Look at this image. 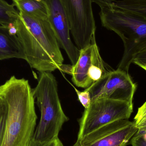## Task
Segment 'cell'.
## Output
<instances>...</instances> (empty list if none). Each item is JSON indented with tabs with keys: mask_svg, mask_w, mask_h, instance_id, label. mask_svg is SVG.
Here are the masks:
<instances>
[{
	"mask_svg": "<svg viewBox=\"0 0 146 146\" xmlns=\"http://www.w3.org/2000/svg\"><path fill=\"white\" fill-rule=\"evenodd\" d=\"M133 122L138 131L146 132V102L138 109Z\"/></svg>",
	"mask_w": 146,
	"mask_h": 146,
	"instance_id": "9a60e30c",
	"label": "cell"
},
{
	"mask_svg": "<svg viewBox=\"0 0 146 146\" xmlns=\"http://www.w3.org/2000/svg\"><path fill=\"white\" fill-rule=\"evenodd\" d=\"M0 97L7 107L1 146H27L36 129L35 98L28 80L11 76L0 86Z\"/></svg>",
	"mask_w": 146,
	"mask_h": 146,
	"instance_id": "6da1fadb",
	"label": "cell"
},
{
	"mask_svg": "<svg viewBox=\"0 0 146 146\" xmlns=\"http://www.w3.org/2000/svg\"><path fill=\"white\" fill-rule=\"evenodd\" d=\"M7 113V107L6 103L3 100L0 103V146H1L5 133Z\"/></svg>",
	"mask_w": 146,
	"mask_h": 146,
	"instance_id": "2e32d148",
	"label": "cell"
},
{
	"mask_svg": "<svg viewBox=\"0 0 146 146\" xmlns=\"http://www.w3.org/2000/svg\"><path fill=\"white\" fill-rule=\"evenodd\" d=\"M112 70L102 59L95 36L91 44L80 50L73 66L72 81L78 87L88 88Z\"/></svg>",
	"mask_w": 146,
	"mask_h": 146,
	"instance_id": "52a82bcc",
	"label": "cell"
},
{
	"mask_svg": "<svg viewBox=\"0 0 146 146\" xmlns=\"http://www.w3.org/2000/svg\"><path fill=\"white\" fill-rule=\"evenodd\" d=\"M3 100L2 98L1 97H0V103H1V102H2Z\"/></svg>",
	"mask_w": 146,
	"mask_h": 146,
	"instance_id": "603a6c76",
	"label": "cell"
},
{
	"mask_svg": "<svg viewBox=\"0 0 146 146\" xmlns=\"http://www.w3.org/2000/svg\"><path fill=\"white\" fill-rule=\"evenodd\" d=\"M69 18L71 33L80 50L91 44L96 26L92 0H62Z\"/></svg>",
	"mask_w": 146,
	"mask_h": 146,
	"instance_id": "8992f818",
	"label": "cell"
},
{
	"mask_svg": "<svg viewBox=\"0 0 146 146\" xmlns=\"http://www.w3.org/2000/svg\"><path fill=\"white\" fill-rule=\"evenodd\" d=\"M111 2L116 7L146 20V0H111Z\"/></svg>",
	"mask_w": 146,
	"mask_h": 146,
	"instance_id": "4fadbf2b",
	"label": "cell"
},
{
	"mask_svg": "<svg viewBox=\"0 0 146 146\" xmlns=\"http://www.w3.org/2000/svg\"><path fill=\"white\" fill-rule=\"evenodd\" d=\"M27 146H64L58 137L48 142L41 143L36 141L33 139L31 140Z\"/></svg>",
	"mask_w": 146,
	"mask_h": 146,
	"instance_id": "d6986e66",
	"label": "cell"
},
{
	"mask_svg": "<svg viewBox=\"0 0 146 146\" xmlns=\"http://www.w3.org/2000/svg\"><path fill=\"white\" fill-rule=\"evenodd\" d=\"M100 8L102 26L121 37L124 44L117 69L129 73L134 57L146 49V20L115 6L111 0H92Z\"/></svg>",
	"mask_w": 146,
	"mask_h": 146,
	"instance_id": "3957f363",
	"label": "cell"
},
{
	"mask_svg": "<svg viewBox=\"0 0 146 146\" xmlns=\"http://www.w3.org/2000/svg\"><path fill=\"white\" fill-rule=\"evenodd\" d=\"M15 23L16 36L31 67L40 73L60 69L64 58L48 19L19 12Z\"/></svg>",
	"mask_w": 146,
	"mask_h": 146,
	"instance_id": "7a4b0ae2",
	"label": "cell"
},
{
	"mask_svg": "<svg viewBox=\"0 0 146 146\" xmlns=\"http://www.w3.org/2000/svg\"><path fill=\"white\" fill-rule=\"evenodd\" d=\"M75 91L77 94L78 100L82 106L85 109L88 108L92 102L89 92L86 90H84L83 92H80L77 89H75Z\"/></svg>",
	"mask_w": 146,
	"mask_h": 146,
	"instance_id": "ac0fdd59",
	"label": "cell"
},
{
	"mask_svg": "<svg viewBox=\"0 0 146 146\" xmlns=\"http://www.w3.org/2000/svg\"><path fill=\"white\" fill-rule=\"evenodd\" d=\"M138 130L134 122L118 120L98 129L79 141L82 146H126Z\"/></svg>",
	"mask_w": 146,
	"mask_h": 146,
	"instance_id": "9c48e42d",
	"label": "cell"
},
{
	"mask_svg": "<svg viewBox=\"0 0 146 146\" xmlns=\"http://www.w3.org/2000/svg\"><path fill=\"white\" fill-rule=\"evenodd\" d=\"M136 88L128 72L117 69L111 71L85 90L89 92L92 102L107 98L133 104Z\"/></svg>",
	"mask_w": 146,
	"mask_h": 146,
	"instance_id": "ba28073f",
	"label": "cell"
},
{
	"mask_svg": "<svg viewBox=\"0 0 146 146\" xmlns=\"http://www.w3.org/2000/svg\"><path fill=\"white\" fill-rule=\"evenodd\" d=\"M72 146H82L81 145L80 142V141L77 140L76 142L75 143L74 145H73Z\"/></svg>",
	"mask_w": 146,
	"mask_h": 146,
	"instance_id": "7402d4cb",
	"label": "cell"
},
{
	"mask_svg": "<svg viewBox=\"0 0 146 146\" xmlns=\"http://www.w3.org/2000/svg\"><path fill=\"white\" fill-rule=\"evenodd\" d=\"M48 10V20L54 33L60 47L66 53L73 66L77 62L80 50L73 43L68 15L62 0H45Z\"/></svg>",
	"mask_w": 146,
	"mask_h": 146,
	"instance_id": "30bf717a",
	"label": "cell"
},
{
	"mask_svg": "<svg viewBox=\"0 0 146 146\" xmlns=\"http://www.w3.org/2000/svg\"><path fill=\"white\" fill-rule=\"evenodd\" d=\"M73 65H65L63 64L61 66L60 68V70H62V72L70 74L72 75V71Z\"/></svg>",
	"mask_w": 146,
	"mask_h": 146,
	"instance_id": "44dd1931",
	"label": "cell"
},
{
	"mask_svg": "<svg viewBox=\"0 0 146 146\" xmlns=\"http://www.w3.org/2000/svg\"><path fill=\"white\" fill-rule=\"evenodd\" d=\"M32 90L41 111L32 139L41 143L49 142L58 137L63 124L69 120L62 106L54 76L50 72L40 73L37 85Z\"/></svg>",
	"mask_w": 146,
	"mask_h": 146,
	"instance_id": "277c9868",
	"label": "cell"
},
{
	"mask_svg": "<svg viewBox=\"0 0 146 146\" xmlns=\"http://www.w3.org/2000/svg\"><path fill=\"white\" fill-rule=\"evenodd\" d=\"M18 11L38 19H48V10L45 0H12Z\"/></svg>",
	"mask_w": 146,
	"mask_h": 146,
	"instance_id": "7c38bea8",
	"label": "cell"
},
{
	"mask_svg": "<svg viewBox=\"0 0 146 146\" xmlns=\"http://www.w3.org/2000/svg\"><path fill=\"white\" fill-rule=\"evenodd\" d=\"M26 58L17 36L11 35L7 27L0 25V61Z\"/></svg>",
	"mask_w": 146,
	"mask_h": 146,
	"instance_id": "8fae6325",
	"label": "cell"
},
{
	"mask_svg": "<svg viewBox=\"0 0 146 146\" xmlns=\"http://www.w3.org/2000/svg\"><path fill=\"white\" fill-rule=\"evenodd\" d=\"M133 63L146 72V49L140 52L134 57Z\"/></svg>",
	"mask_w": 146,
	"mask_h": 146,
	"instance_id": "ffe728a7",
	"label": "cell"
},
{
	"mask_svg": "<svg viewBox=\"0 0 146 146\" xmlns=\"http://www.w3.org/2000/svg\"><path fill=\"white\" fill-rule=\"evenodd\" d=\"M132 146H146V132L137 131L130 140Z\"/></svg>",
	"mask_w": 146,
	"mask_h": 146,
	"instance_id": "e0dca14e",
	"label": "cell"
},
{
	"mask_svg": "<svg viewBox=\"0 0 146 146\" xmlns=\"http://www.w3.org/2000/svg\"><path fill=\"white\" fill-rule=\"evenodd\" d=\"M133 107L132 103L110 99H99L91 102L79 120L77 140L115 121L128 120Z\"/></svg>",
	"mask_w": 146,
	"mask_h": 146,
	"instance_id": "5b68a950",
	"label": "cell"
},
{
	"mask_svg": "<svg viewBox=\"0 0 146 146\" xmlns=\"http://www.w3.org/2000/svg\"><path fill=\"white\" fill-rule=\"evenodd\" d=\"M19 14L13 4L5 0H0V25L7 26L9 24L15 22Z\"/></svg>",
	"mask_w": 146,
	"mask_h": 146,
	"instance_id": "5bb4252c",
	"label": "cell"
}]
</instances>
